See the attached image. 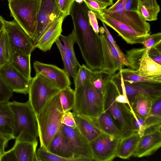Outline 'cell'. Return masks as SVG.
<instances>
[{
	"label": "cell",
	"instance_id": "obj_1",
	"mask_svg": "<svg viewBox=\"0 0 161 161\" xmlns=\"http://www.w3.org/2000/svg\"><path fill=\"white\" fill-rule=\"evenodd\" d=\"M87 6L83 2L75 3L69 15L73 21L76 42L79 47L86 66L93 71L101 70L103 55L100 35L90 25Z\"/></svg>",
	"mask_w": 161,
	"mask_h": 161
},
{
	"label": "cell",
	"instance_id": "obj_2",
	"mask_svg": "<svg viewBox=\"0 0 161 161\" xmlns=\"http://www.w3.org/2000/svg\"><path fill=\"white\" fill-rule=\"evenodd\" d=\"M59 93L51 98L36 115L40 147L47 151L62 124L61 120L64 112L60 101Z\"/></svg>",
	"mask_w": 161,
	"mask_h": 161
},
{
	"label": "cell",
	"instance_id": "obj_3",
	"mask_svg": "<svg viewBox=\"0 0 161 161\" xmlns=\"http://www.w3.org/2000/svg\"><path fill=\"white\" fill-rule=\"evenodd\" d=\"M14 118L15 139L33 142L37 140L38 130L36 114L28 100L10 102Z\"/></svg>",
	"mask_w": 161,
	"mask_h": 161
},
{
	"label": "cell",
	"instance_id": "obj_4",
	"mask_svg": "<svg viewBox=\"0 0 161 161\" xmlns=\"http://www.w3.org/2000/svg\"><path fill=\"white\" fill-rule=\"evenodd\" d=\"M75 92L73 114L96 118L104 111L103 94L90 83Z\"/></svg>",
	"mask_w": 161,
	"mask_h": 161
},
{
	"label": "cell",
	"instance_id": "obj_5",
	"mask_svg": "<svg viewBox=\"0 0 161 161\" xmlns=\"http://www.w3.org/2000/svg\"><path fill=\"white\" fill-rule=\"evenodd\" d=\"M41 0H12L8 2L11 16L32 39L37 24Z\"/></svg>",
	"mask_w": 161,
	"mask_h": 161
},
{
	"label": "cell",
	"instance_id": "obj_6",
	"mask_svg": "<svg viewBox=\"0 0 161 161\" xmlns=\"http://www.w3.org/2000/svg\"><path fill=\"white\" fill-rule=\"evenodd\" d=\"M61 91L42 75L36 74L31 79L28 94V101L36 115L49 100Z\"/></svg>",
	"mask_w": 161,
	"mask_h": 161
},
{
	"label": "cell",
	"instance_id": "obj_7",
	"mask_svg": "<svg viewBox=\"0 0 161 161\" xmlns=\"http://www.w3.org/2000/svg\"><path fill=\"white\" fill-rule=\"evenodd\" d=\"M110 80L115 85L118 93L126 95L130 104L138 95H146L153 100L161 97V84L130 83L124 81L118 73L112 75Z\"/></svg>",
	"mask_w": 161,
	"mask_h": 161
},
{
	"label": "cell",
	"instance_id": "obj_8",
	"mask_svg": "<svg viewBox=\"0 0 161 161\" xmlns=\"http://www.w3.org/2000/svg\"><path fill=\"white\" fill-rule=\"evenodd\" d=\"M62 17L65 18L58 7L57 0H41L36 29L32 39L35 47L45 32Z\"/></svg>",
	"mask_w": 161,
	"mask_h": 161
},
{
	"label": "cell",
	"instance_id": "obj_9",
	"mask_svg": "<svg viewBox=\"0 0 161 161\" xmlns=\"http://www.w3.org/2000/svg\"><path fill=\"white\" fill-rule=\"evenodd\" d=\"M4 28L8 35L12 53L31 55L36 48L32 39L17 22L14 19L11 21H6Z\"/></svg>",
	"mask_w": 161,
	"mask_h": 161
},
{
	"label": "cell",
	"instance_id": "obj_10",
	"mask_svg": "<svg viewBox=\"0 0 161 161\" xmlns=\"http://www.w3.org/2000/svg\"><path fill=\"white\" fill-rule=\"evenodd\" d=\"M120 139L102 132L89 143L93 160L111 161L116 157Z\"/></svg>",
	"mask_w": 161,
	"mask_h": 161
},
{
	"label": "cell",
	"instance_id": "obj_11",
	"mask_svg": "<svg viewBox=\"0 0 161 161\" xmlns=\"http://www.w3.org/2000/svg\"><path fill=\"white\" fill-rule=\"evenodd\" d=\"M59 131L66 137L77 158L84 161L93 160L89 143L77 127L72 128L62 124Z\"/></svg>",
	"mask_w": 161,
	"mask_h": 161
},
{
	"label": "cell",
	"instance_id": "obj_12",
	"mask_svg": "<svg viewBox=\"0 0 161 161\" xmlns=\"http://www.w3.org/2000/svg\"><path fill=\"white\" fill-rule=\"evenodd\" d=\"M118 94L114 84L111 81L108 83L105 92L104 111L106 112L119 124L120 129L126 132H130L129 126L124 116L121 104L115 100Z\"/></svg>",
	"mask_w": 161,
	"mask_h": 161
},
{
	"label": "cell",
	"instance_id": "obj_13",
	"mask_svg": "<svg viewBox=\"0 0 161 161\" xmlns=\"http://www.w3.org/2000/svg\"><path fill=\"white\" fill-rule=\"evenodd\" d=\"M97 18L116 31L127 43L142 44L147 35L138 32L126 25L104 14L103 12L95 14Z\"/></svg>",
	"mask_w": 161,
	"mask_h": 161
},
{
	"label": "cell",
	"instance_id": "obj_14",
	"mask_svg": "<svg viewBox=\"0 0 161 161\" xmlns=\"http://www.w3.org/2000/svg\"><path fill=\"white\" fill-rule=\"evenodd\" d=\"M33 66L36 74L47 78L60 90L70 87L69 77L64 69L56 65L35 61Z\"/></svg>",
	"mask_w": 161,
	"mask_h": 161
},
{
	"label": "cell",
	"instance_id": "obj_15",
	"mask_svg": "<svg viewBox=\"0 0 161 161\" xmlns=\"http://www.w3.org/2000/svg\"><path fill=\"white\" fill-rule=\"evenodd\" d=\"M103 13L125 24L138 32L147 35L151 33L150 25L136 12L119 8Z\"/></svg>",
	"mask_w": 161,
	"mask_h": 161
},
{
	"label": "cell",
	"instance_id": "obj_16",
	"mask_svg": "<svg viewBox=\"0 0 161 161\" xmlns=\"http://www.w3.org/2000/svg\"><path fill=\"white\" fill-rule=\"evenodd\" d=\"M0 75L14 92L25 95L28 93L30 81L10 64L0 67Z\"/></svg>",
	"mask_w": 161,
	"mask_h": 161
},
{
	"label": "cell",
	"instance_id": "obj_17",
	"mask_svg": "<svg viewBox=\"0 0 161 161\" xmlns=\"http://www.w3.org/2000/svg\"><path fill=\"white\" fill-rule=\"evenodd\" d=\"M103 55L101 70L112 75L115 74L124 65L118 52L112 45L106 35H100Z\"/></svg>",
	"mask_w": 161,
	"mask_h": 161
},
{
	"label": "cell",
	"instance_id": "obj_18",
	"mask_svg": "<svg viewBox=\"0 0 161 161\" xmlns=\"http://www.w3.org/2000/svg\"><path fill=\"white\" fill-rule=\"evenodd\" d=\"M161 146L160 130L145 131L140 137L133 155L138 158L150 156Z\"/></svg>",
	"mask_w": 161,
	"mask_h": 161
},
{
	"label": "cell",
	"instance_id": "obj_19",
	"mask_svg": "<svg viewBox=\"0 0 161 161\" xmlns=\"http://www.w3.org/2000/svg\"><path fill=\"white\" fill-rule=\"evenodd\" d=\"M64 19L62 17L54 22L41 36L35 46V48L43 52L50 50L61 34L62 25Z\"/></svg>",
	"mask_w": 161,
	"mask_h": 161
},
{
	"label": "cell",
	"instance_id": "obj_20",
	"mask_svg": "<svg viewBox=\"0 0 161 161\" xmlns=\"http://www.w3.org/2000/svg\"><path fill=\"white\" fill-rule=\"evenodd\" d=\"M47 151L72 161H84L76 157L66 138L59 131L51 142Z\"/></svg>",
	"mask_w": 161,
	"mask_h": 161
},
{
	"label": "cell",
	"instance_id": "obj_21",
	"mask_svg": "<svg viewBox=\"0 0 161 161\" xmlns=\"http://www.w3.org/2000/svg\"><path fill=\"white\" fill-rule=\"evenodd\" d=\"M14 118L10 102L0 103V135L10 140L14 136Z\"/></svg>",
	"mask_w": 161,
	"mask_h": 161
},
{
	"label": "cell",
	"instance_id": "obj_22",
	"mask_svg": "<svg viewBox=\"0 0 161 161\" xmlns=\"http://www.w3.org/2000/svg\"><path fill=\"white\" fill-rule=\"evenodd\" d=\"M91 118L102 132L114 137L121 139L131 132H126L119 128L112 117L105 111L97 118Z\"/></svg>",
	"mask_w": 161,
	"mask_h": 161
},
{
	"label": "cell",
	"instance_id": "obj_23",
	"mask_svg": "<svg viewBox=\"0 0 161 161\" xmlns=\"http://www.w3.org/2000/svg\"><path fill=\"white\" fill-rule=\"evenodd\" d=\"M37 140L33 142L15 140L12 148L17 161H38L36 155Z\"/></svg>",
	"mask_w": 161,
	"mask_h": 161
},
{
	"label": "cell",
	"instance_id": "obj_24",
	"mask_svg": "<svg viewBox=\"0 0 161 161\" xmlns=\"http://www.w3.org/2000/svg\"><path fill=\"white\" fill-rule=\"evenodd\" d=\"M73 114L77 128L89 143L101 134L91 118Z\"/></svg>",
	"mask_w": 161,
	"mask_h": 161
},
{
	"label": "cell",
	"instance_id": "obj_25",
	"mask_svg": "<svg viewBox=\"0 0 161 161\" xmlns=\"http://www.w3.org/2000/svg\"><path fill=\"white\" fill-rule=\"evenodd\" d=\"M140 136L136 132H132L120 139L117 147L116 157L127 159L133 155Z\"/></svg>",
	"mask_w": 161,
	"mask_h": 161
},
{
	"label": "cell",
	"instance_id": "obj_26",
	"mask_svg": "<svg viewBox=\"0 0 161 161\" xmlns=\"http://www.w3.org/2000/svg\"><path fill=\"white\" fill-rule=\"evenodd\" d=\"M123 113L131 132H136L140 137L146 129L145 119L136 115L130 107L126 104H121Z\"/></svg>",
	"mask_w": 161,
	"mask_h": 161
},
{
	"label": "cell",
	"instance_id": "obj_27",
	"mask_svg": "<svg viewBox=\"0 0 161 161\" xmlns=\"http://www.w3.org/2000/svg\"><path fill=\"white\" fill-rule=\"evenodd\" d=\"M160 11L157 0H140L136 12L146 21H156Z\"/></svg>",
	"mask_w": 161,
	"mask_h": 161
},
{
	"label": "cell",
	"instance_id": "obj_28",
	"mask_svg": "<svg viewBox=\"0 0 161 161\" xmlns=\"http://www.w3.org/2000/svg\"><path fill=\"white\" fill-rule=\"evenodd\" d=\"M136 71L140 75L147 77L161 76V65L153 60L147 53Z\"/></svg>",
	"mask_w": 161,
	"mask_h": 161
},
{
	"label": "cell",
	"instance_id": "obj_29",
	"mask_svg": "<svg viewBox=\"0 0 161 161\" xmlns=\"http://www.w3.org/2000/svg\"><path fill=\"white\" fill-rule=\"evenodd\" d=\"M118 72L124 81L130 83H145L153 84H161V76L155 77H147L140 75L135 70L129 68L121 67Z\"/></svg>",
	"mask_w": 161,
	"mask_h": 161
},
{
	"label": "cell",
	"instance_id": "obj_30",
	"mask_svg": "<svg viewBox=\"0 0 161 161\" xmlns=\"http://www.w3.org/2000/svg\"><path fill=\"white\" fill-rule=\"evenodd\" d=\"M31 56L15 53L12 54L10 60V64L30 81L32 78Z\"/></svg>",
	"mask_w": 161,
	"mask_h": 161
},
{
	"label": "cell",
	"instance_id": "obj_31",
	"mask_svg": "<svg viewBox=\"0 0 161 161\" xmlns=\"http://www.w3.org/2000/svg\"><path fill=\"white\" fill-rule=\"evenodd\" d=\"M153 100L146 95H137L130 104L131 108L136 115L145 119L149 114Z\"/></svg>",
	"mask_w": 161,
	"mask_h": 161
},
{
	"label": "cell",
	"instance_id": "obj_32",
	"mask_svg": "<svg viewBox=\"0 0 161 161\" xmlns=\"http://www.w3.org/2000/svg\"><path fill=\"white\" fill-rule=\"evenodd\" d=\"M12 54L8 35L4 28L0 32V67L10 63Z\"/></svg>",
	"mask_w": 161,
	"mask_h": 161
},
{
	"label": "cell",
	"instance_id": "obj_33",
	"mask_svg": "<svg viewBox=\"0 0 161 161\" xmlns=\"http://www.w3.org/2000/svg\"><path fill=\"white\" fill-rule=\"evenodd\" d=\"M112 75L109 73L102 70L93 71L90 83L103 94L107 85L110 80Z\"/></svg>",
	"mask_w": 161,
	"mask_h": 161
},
{
	"label": "cell",
	"instance_id": "obj_34",
	"mask_svg": "<svg viewBox=\"0 0 161 161\" xmlns=\"http://www.w3.org/2000/svg\"><path fill=\"white\" fill-rule=\"evenodd\" d=\"M60 38L63 42L65 52L73 65L79 68L80 64L76 57L74 49V45L76 42L75 34L74 30L73 29L69 35L64 36L61 34Z\"/></svg>",
	"mask_w": 161,
	"mask_h": 161
},
{
	"label": "cell",
	"instance_id": "obj_35",
	"mask_svg": "<svg viewBox=\"0 0 161 161\" xmlns=\"http://www.w3.org/2000/svg\"><path fill=\"white\" fill-rule=\"evenodd\" d=\"M148 52L145 47L136 48L126 51V57L129 64V69L137 70L143 57Z\"/></svg>",
	"mask_w": 161,
	"mask_h": 161
},
{
	"label": "cell",
	"instance_id": "obj_36",
	"mask_svg": "<svg viewBox=\"0 0 161 161\" xmlns=\"http://www.w3.org/2000/svg\"><path fill=\"white\" fill-rule=\"evenodd\" d=\"M60 101L64 112L70 111L75 103V92L70 87L61 90L59 93Z\"/></svg>",
	"mask_w": 161,
	"mask_h": 161
},
{
	"label": "cell",
	"instance_id": "obj_37",
	"mask_svg": "<svg viewBox=\"0 0 161 161\" xmlns=\"http://www.w3.org/2000/svg\"><path fill=\"white\" fill-rule=\"evenodd\" d=\"M55 43L60 52L64 65L63 69L69 77L74 79L78 71V68L75 67L69 58L66 53L64 45L62 44L60 37Z\"/></svg>",
	"mask_w": 161,
	"mask_h": 161
},
{
	"label": "cell",
	"instance_id": "obj_38",
	"mask_svg": "<svg viewBox=\"0 0 161 161\" xmlns=\"http://www.w3.org/2000/svg\"><path fill=\"white\" fill-rule=\"evenodd\" d=\"M92 71L85 65H80L77 73L73 79L75 89L85 86L90 83Z\"/></svg>",
	"mask_w": 161,
	"mask_h": 161
},
{
	"label": "cell",
	"instance_id": "obj_39",
	"mask_svg": "<svg viewBox=\"0 0 161 161\" xmlns=\"http://www.w3.org/2000/svg\"><path fill=\"white\" fill-rule=\"evenodd\" d=\"M36 155L38 161H72L50 153L41 147L36 150Z\"/></svg>",
	"mask_w": 161,
	"mask_h": 161
},
{
	"label": "cell",
	"instance_id": "obj_40",
	"mask_svg": "<svg viewBox=\"0 0 161 161\" xmlns=\"http://www.w3.org/2000/svg\"><path fill=\"white\" fill-rule=\"evenodd\" d=\"M142 44L146 48L148 53L150 49L161 44V33L158 32L148 35L143 42Z\"/></svg>",
	"mask_w": 161,
	"mask_h": 161
},
{
	"label": "cell",
	"instance_id": "obj_41",
	"mask_svg": "<svg viewBox=\"0 0 161 161\" xmlns=\"http://www.w3.org/2000/svg\"><path fill=\"white\" fill-rule=\"evenodd\" d=\"M14 92L0 75V103L8 102Z\"/></svg>",
	"mask_w": 161,
	"mask_h": 161
},
{
	"label": "cell",
	"instance_id": "obj_42",
	"mask_svg": "<svg viewBox=\"0 0 161 161\" xmlns=\"http://www.w3.org/2000/svg\"><path fill=\"white\" fill-rule=\"evenodd\" d=\"M103 25V27L104 30L105 35L108 38V39L111 43L112 45L118 52L124 65L127 67H129V64L127 61L126 55L122 52L120 49L119 46L116 43V42L114 41L113 37L111 34L108 29L107 28L106 25L103 22H102Z\"/></svg>",
	"mask_w": 161,
	"mask_h": 161
},
{
	"label": "cell",
	"instance_id": "obj_43",
	"mask_svg": "<svg viewBox=\"0 0 161 161\" xmlns=\"http://www.w3.org/2000/svg\"><path fill=\"white\" fill-rule=\"evenodd\" d=\"M89 10L92 11L95 14L103 12L108 6L95 0H83Z\"/></svg>",
	"mask_w": 161,
	"mask_h": 161
},
{
	"label": "cell",
	"instance_id": "obj_44",
	"mask_svg": "<svg viewBox=\"0 0 161 161\" xmlns=\"http://www.w3.org/2000/svg\"><path fill=\"white\" fill-rule=\"evenodd\" d=\"M58 7L65 18L69 15L71 8L75 0H57Z\"/></svg>",
	"mask_w": 161,
	"mask_h": 161
},
{
	"label": "cell",
	"instance_id": "obj_45",
	"mask_svg": "<svg viewBox=\"0 0 161 161\" xmlns=\"http://www.w3.org/2000/svg\"><path fill=\"white\" fill-rule=\"evenodd\" d=\"M148 115L161 118V97L153 100Z\"/></svg>",
	"mask_w": 161,
	"mask_h": 161
},
{
	"label": "cell",
	"instance_id": "obj_46",
	"mask_svg": "<svg viewBox=\"0 0 161 161\" xmlns=\"http://www.w3.org/2000/svg\"><path fill=\"white\" fill-rule=\"evenodd\" d=\"M61 123L66 126L72 128L77 127L74 114L70 111L64 112L61 120Z\"/></svg>",
	"mask_w": 161,
	"mask_h": 161
},
{
	"label": "cell",
	"instance_id": "obj_47",
	"mask_svg": "<svg viewBox=\"0 0 161 161\" xmlns=\"http://www.w3.org/2000/svg\"><path fill=\"white\" fill-rule=\"evenodd\" d=\"M148 55L154 61L161 65V44L151 48Z\"/></svg>",
	"mask_w": 161,
	"mask_h": 161
},
{
	"label": "cell",
	"instance_id": "obj_48",
	"mask_svg": "<svg viewBox=\"0 0 161 161\" xmlns=\"http://www.w3.org/2000/svg\"><path fill=\"white\" fill-rule=\"evenodd\" d=\"M88 15L90 24L94 31L97 34L99 32V28L97 17L94 13L88 10Z\"/></svg>",
	"mask_w": 161,
	"mask_h": 161
},
{
	"label": "cell",
	"instance_id": "obj_49",
	"mask_svg": "<svg viewBox=\"0 0 161 161\" xmlns=\"http://www.w3.org/2000/svg\"><path fill=\"white\" fill-rule=\"evenodd\" d=\"M140 0H127L124 7L126 11L136 12Z\"/></svg>",
	"mask_w": 161,
	"mask_h": 161
},
{
	"label": "cell",
	"instance_id": "obj_50",
	"mask_svg": "<svg viewBox=\"0 0 161 161\" xmlns=\"http://www.w3.org/2000/svg\"><path fill=\"white\" fill-rule=\"evenodd\" d=\"M0 161H17L12 148L7 151H5L3 154L0 155Z\"/></svg>",
	"mask_w": 161,
	"mask_h": 161
},
{
	"label": "cell",
	"instance_id": "obj_51",
	"mask_svg": "<svg viewBox=\"0 0 161 161\" xmlns=\"http://www.w3.org/2000/svg\"><path fill=\"white\" fill-rule=\"evenodd\" d=\"M115 100L119 103L126 104L128 105L129 107H131L130 103L125 94L118 93L115 97Z\"/></svg>",
	"mask_w": 161,
	"mask_h": 161
},
{
	"label": "cell",
	"instance_id": "obj_52",
	"mask_svg": "<svg viewBox=\"0 0 161 161\" xmlns=\"http://www.w3.org/2000/svg\"><path fill=\"white\" fill-rule=\"evenodd\" d=\"M9 140L8 138L0 135V155L5 152V148Z\"/></svg>",
	"mask_w": 161,
	"mask_h": 161
},
{
	"label": "cell",
	"instance_id": "obj_53",
	"mask_svg": "<svg viewBox=\"0 0 161 161\" xmlns=\"http://www.w3.org/2000/svg\"><path fill=\"white\" fill-rule=\"evenodd\" d=\"M102 3L107 6H111L113 4L114 1L113 0H95Z\"/></svg>",
	"mask_w": 161,
	"mask_h": 161
},
{
	"label": "cell",
	"instance_id": "obj_54",
	"mask_svg": "<svg viewBox=\"0 0 161 161\" xmlns=\"http://www.w3.org/2000/svg\"><path fill=\"white\" fill-rule=\"evenodd\" d=\"M6 21L1 15H0V32L5 27Z\"/></svg>",
	"mask_w": 161,
	"mask_h": 161
},
{
	"label": "cell",
	"instance_id": "obj_55",
	"mask_svg": "<svg viewBox=\"0 0 161 161\" xmlns=\"http://www.w3.org/2000/svg\"><path fill=\"white\" fill-rule=\"evenodd\" d=\"M75 1L79 3H81L84 2L83 0H75Z\"/></svg>",
	"mask_w": 161,
	"mask_h": 161
},
{
	"label": "cell",
	"instance_id": "obj_56",
	"mask_svg": "<svg viewBox=\"0 0 161 161\" xmlns=\"http://www.w3.org/2000/svg\"><path fill=\"white\" fill-rule=\"evenodd\" d=\"M7 0L8 1V2H10V1H11L12 0Z\"/></svg>",
	"mask_w": 161,
	"mask_h": 161
},
{
	"label": "cell",
	"instance_id": "obj_57",
	"mask_svg": "<svg viewBox=\"0 0 161 161\" xmlns=\"http://www.w3.org/2000/svg\"><path fill=\"white\" fill-rule=\"evenodd\" d=\"M113 1H114V0H113Z\"/></svg>",
	"mask_w": 161,
	"mask_h": 161
}]
</instances>
